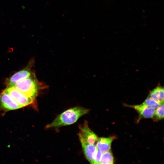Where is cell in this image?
I'll list each match as a JSON object with an SVG mask.
<instances>
[{"instance_id": "obj_14", "label": "cell", "mask_w": 164, "mask_h": 164, "mask_svg": "<svg viewBox=\"0 0 164 164\" xmlns=\"http://www.w3.org/2000/svg\"><path fill=\"white\" fill-rule=\"evenodd\" d=\"M102 152L100 150L97 149L94 164H100V162Z\"/></svg>"}, {"instance_id": "obj_9", "label": "cell", "mask_w": 164, "mask_h": 164, "mask_svg": "<svg viewBox=\"0 0 164 164\" xmlns=\"http://www.w3.org/2000/svg\"><path fill=\"white\" fill-rule=\"evenodd\" d=\"M113 140V137L98 138L96 145L97 149L103 153L110 150Z\"/></svg>"}, {"instance_id": "obj_2", "label": "cell", "mask_w": 164, "mask_h": 164, "mask_svg": "<svg viewBox=\"0 0 164 164\" xmlns=\"http://www.w3.org/2000/svg\"><path fill=\"white\" fill-rule=\"evenodd\" d=\"M14 86L28 96L36 100L40 91L48 87L38 80L33 72L30 76L19 81Z\"/></svg>"}, {"instance_id": "obj_12", "label": "cell", "mask_w": 164, "mask_h": 164, "mask_svg": "<svg viewBox=\"0 0 164 164\" xmlns=\"http://www.w3.org/2000/svg\"><path fill=\"white\" fill-rule=\"evenodd\" d=\"M163 103L164 102L156 101L148 97L142 104L156 109Z\"/></svg>"}, {"instance_id": "obj_3", "label": "cell", "mask_w": 164, "mask_h": 164, "mask_svg": "<svg viewBox=\"0 0 164 164\" xmlns=\"http://www.w3.org/2000/svg\"><path fill=\"white\" fill-rule=\"evenodd\" d=\"M3 91L10 96L21 107L32 106L37 108L36 100L29 97L17 89L14 86L6 87Z\"/></svg>"}, {"instance_id": "obj_7", "label": "cell", "mask_w": 164, "mask_h": 164, "mask_svg": "<svg viewBox=\"0 0 164 164\" xmlns=\"http://www.w3.org/2000/svg\"><path fill=\"white\" fill-rule=\"evenodd\" d=\"M84 155L86 159L91 164H94L97 150L96 145L81 144Z\"/></svg>"}, {"instance_id": "obj_6", "label": "cell", "mask_w": 164, "mask_h": 164, "mask_svg": "<svg viewBox=\"0 0 164 164\" xmlns=\"http://www.w3.org/2000/svg\"><path fill=\"white\" fill-rule=\"evenodd\" d=\"M21 108L7 93L3 90L0 93V110L7 111Z\"/></svg>"}, {"instance_id": "obj_10", "label": "cell", "mask_w": 164, "mask_h": 164, "mask_svg": "<svg viewBox=\"0 0 164 164\" xmlns=\"http://www.w3.org/2000/svg\"><path fill=\"white\" fill-rule=\"evenodd\" d=\"M156 101L164 102V88L158 87L150 92L148 96Z\"/></svg>"}, {"instance_id": "obj_5", "label": "cell", "mask_w": 164, "mask_h": 164, "mask_svg": "<svg viewBox=\"0 0 164 164\" xmlns=\"http://www.w3.org/2000/svg\"><path fill=\"white\" fill-rule=\"evenodd\" d=\"M79 128L78 135L81 144H93L97 141L98 138L89 128L87 121H84L83 124L79 125Z\"/></svg>"}, {"instance_id": "obj_8", "label": "cell", "mask_w": 164, "mask_h": 164, "mask_svg": "<svg viewBox=\"0 0 164 164\" xmlns=\"http://www.w3.org/2000/svg\"><path fill=\"white\" fill-rule=\"evenodd\" d=\"M131 106L137 111L140 115L144 118H151L154 117L155 111V109L154 108L142 104Z\"/></svg>"}, {"instance_id": "obj_1", "label": "cell", "mask_w": 164, "mask_h": 164, "mask_svg": "<svg viewBox=\"0 0 164 164\" xmlns=\"http://www.w3.org/2000/svg\"><path fill=\"white\" fill-rule=\"evenodd\" d=\"M89 111L88 109L79 106L70 108L58 115L46 127L47 128H57L73 124L80 117L88 113Z\"/></svg>"}, {"instance_id": "obj_13", "label": "cell", "mask_w": 164, "mask_h": 164, "mask_svg": "<svg viewBox=\"0 0 164 164\" xmlns=\"http://www.w3.org/2000/svg\"><path fill=\"white\" fill-rule=\"evenodd\" d=\"M154 116L157 120H161L164 118V104H162L155 110Z\"/></svg>"}, {"instance_id": "obj_4", "label": "cell", "mask_w": 164, "mask_h": 164, "mask_svg": "<svg viewBox=\"0 0 164 164\" xmlns=\"http://www.w3.org/2000/svg\"><path fill=\"white\" fill-rule=\"evenodd\" d=\"M34 63V60H31L25 68L16 72L6 79L5 81L6 87L14 86L19 81L30 76L33 72L32 68Z\"/></svg>"}, {"instance_id": "obj_11", "label": "cell", "mask_w": 164, "mask_h": 164, "mask_svg": "<svg viewBox=\"0 0 164 164\" xmlns=\"http://www.w3.org/2000/svg\"><path fill=\"white\" fill-rule=\"evenodd\" d=\"M114 161L112 154L109 150L102 153L100 164H112Z\"/></svg>"}]
</instances>
